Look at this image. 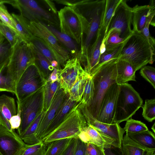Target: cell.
I'll list each match as a JSON object with an SVG mask.
<instances>
[{
	"instance_id": "cell-4",
	"label": "cell",
	"mask_w": 155,
	"mask_h": 155,
	"mask_svg": "<svg viewBox=\"0 0 155 155\" xmlns=\"http://www.w3.org/2000/svg\"><path fill=\"white\" fill-rule=\"evenodd\" d=\"M57 13L60 31L81 45L87 25L85 17L75 7L65 6Z\"/></svg>"
},
{
	"instance_id": "cell-24",
	"label": "cell",
	"mask_w": 155,
	"mask_h": 155,
	"mask_svg": "<svg viewBox=\"0 0 155 155\" xmlns=\"http://www.w3.org/2000/svg\"><path fill=\"white\" fill-rule=\"evenodd\" d=\"M136 143L148 150H155V134L148 130L137 133H126Z\"/></svg>"
},
{
	"instance_id": "cell-36",
	"label": "cell",
	"mask_w": 155,
	"mask_h": 155,
	"mask_svg": "<svg viewBox=\"0 0 155 155\" xmlns=\"http://www.w3.org/2000/svg\"><path fill=\"white\" fill-rule=\"evenodd\" d=\"M12 51V48L5 38L0 43V70L8 63Z\"/></svg>"
},
{
	"instance_id": "cell-20",
	"label": "cell",
	"mask_w": 155,
	"mask_h": 155,
	"mask_svg": "<svg viewBox=\"0 0 155 155\" xmlns=\"http://www.w3.org/2000/svg\"><path fill=\"white\" fill-rule=\"evenodd\" d=\"M105 33V31L101 28L95 41L88 51L84 70L90 76L92 74L98 63L101 55V47L104 39Z\"/></svg>"
},
{
	"instance_id": "cell-51",
	"label": "cell",
	"mask_w": 155,
	"mask_h": 155,
	"mask_svg": "<svg viewBox=\"0 0 155 155\" xmlns=\"http://www.w3.org/2000/svg\"><path fill=\"white\" fill-rule=\"evenodd\" d=\"M0 126L6 128L10 131L12 130L9 121L5 117L3 114L0 111Z\"/></svg>"
},
{
	"instance_id": "cell-27",
	"label": "cell",
	"mask_w": 155,
	"mask_h": 155,
	"mask_svg": "<svg viewBox=\"0 0 155 155\" xmlns=\"http://www.w3.org/2000/svg\"><path fill=\"white\" fill-rule=\"evenodd\" d=\"M45 112L43 110L20 136L26 144L33 145L41 141L37 138L35 133Z\"/></svg>"
},
{
	"instance_id": "cell-43",
	"label": "cell",
	"mask_w": 155,
	"mask_h": 155,
	"mask_svg": "<svg viewBox=\"0 0 155 155\" xmlns=\"http://www.w3.org/2000/svg\"><path fill=\"white\" fill-rule=\"evenodd\" d=\"M128 38L124 39L121 38L120 33L117 31H112L104 41L105 50L117 47Z\"/></svg>"
},
{
	"instance_id": "cell-1",
	"label": "cell",
	"mask_w": 155,
	"mask_h": 155,
	"mask_svg": "<svg viewBox=\"0 0 155 155\" xmlns=\"http://www.w3.org/2000/svg\"><path fill=\"white\" fill-rule=\"evenodd\" d=\"M106 0H84L78 8L87 19V25L77 58L84 67L89 50L95 41L102 25Z\"/></svg>"
},
{
	"instance_id": "cell-30",
	"label": "cell",
	"mask_w": 155,
	"mask_h": 155,
	"mask_svg": "<svg viewBox=\"0 0 155 155\" xmlns=\"http://www.w3.org/2000/svg\"><path fill=\"white\" fill-rule=\"evenodd\" d=\"M59 86L58 80L53 83L51 81L46 82L44 87L43 92V110L44 111L48 109Z\"/></svg>"
},
{
	"instance_id": "cell-54",
	"label": "cell",
	"mask_w": 155,
	"mask_h": 155,
	"mask_svg": "<svg viewBox=\"0 0 155 155\" xmlns=\"http://www.w3.org/2000/svg\"><path fill=\"white\" fill-rule=\"evenodd\" d=\"M143 155H155V150H150L146 151Z\"/></svg>"
},
{
	"instance_id": "cell-47",
	"label": "cell",
	"mask_w": 155,
	"mask_h": 155,
	"mask_svg": "<svg viewBox=\"0 0 155 155\" xmlns=\"http://www.w3.org/2000/svg\"><path fill=\"white\" fill-rule=\"evenodd\" d=\"M74 155H87L86 143L76 138V143Z\"/></svg>"
},
{
	"instance_id": "cell-21",
	"label": "cell",
	"mask_w": 155,
	"mask_h": 155,
	"mask_svg": "<svg viewBox=\"0 0 155 155\" xmlns=\"http://www.w3.org/2000/svg\"><path fill=\"white\" fill-rule=\"evenodd\" d=\"M151 10L149 5H137L132 8V24L133 32L140 33L144 27Z\"/></svg>"
},
{
	"instance_id": "cell-26",
	"label": "cell",
	"mask_w": 155,
	"mask_h": 155,
	"mask_svg": "<svg viewBox=\"0 0 155 155\" xmlns=\"http://www.w3.org/2000/svg\"><path fill=\"white\" fill-rule=\"evenodd\" d=\"M89 75L84 69L78 75L68 93L69 98L71 101L77 102L81 101L87 80Z\"/></svg>"
},
{
	"instance_id": "cell-23",
	"label": "cell",
	"mask_w": 155,
	"mask_h": 155,
	"mask_svg": "<svg viewBox=\"0 0 155 155\" xmlns=\"http://www.w3.org/2000/svg\"><path fill=\"white\" fill-rule=\"evenodd\" d=\"M55 36L60 43L69 51L73 58L77 57L79 50L76 42L68 35L59 31L54 26L44 23Z\"/></svg>"
},
{
	"instance_id": "cell-34",
	"label": "cell",
	"mask_w": 155,
	"mask_h": 155,
	"mask_svg": "<svg viewBox=\"0 0 155 155\" xmlns=\"http://www.w3.org/2000/svg\"><path fill=\"white\" fill-rule=\"evenodd\" d=\"M71 139H62L51 142L46 150L45 155H61Z\"/></svg>"
},
{
	"instance_id": "cell-50",
	"label": "cell",
	"mask_w": 155,
	"mask_h": 155,
	"mask_svg": "<svg viewBox=\"0 0 155 155\" xmlns=\"http://www.w3.org/2000/svg\"><path fill=\"white\" fill-rule=\"evenodd\" d=\"M76 143V138H71L61 155H74Z\"/></svg>"
},
{
	"instance_id": "cell-32",
	"label": "cell",
	"mask_w": 155,
	"mask_h": 155,
	"mask_svg": "<svg viewBox=\"0 0 155 155\" xmlns=\"http://www.w3.org/2000/svg\"><path fill=\"white\" fill-rule=\"evenodd\" d=\"M121 1V0H106L101 27V29L105 31V35L115 11Z\"/></svg>"
},
{
	"instance_id": "cell-12",
	"label": "cell",
	"mask_w": 155,
	"mask_h": 155,
	"mask_svg": "<svg viewBox=\"0 0 155 155\" xmlns=\"http://www.w3.org/2000/svg\"><path fill=\"white\" fill-rule=\"evenodd\" d=\"M132 15V8L127 4L126 0H121L111 18L103 42L112 31H115L119 32L121 38H129L133 32L131 28Z\"/></svg>"
},
{
	"instance_id": "cell-37",
	"label": "cell",
	"mask_w": 155,
	"mask_h": 155,
	"mask_svg": "<svg viewBox=\"0 0 155 155\" xmlns=\"http://www.w3.org/2000/svg\"><path fill=\"white\" fill-rule=\"evenodd\" d=\"M94 86L92 77L89 75L87 80L80 103L87 107L92 102L94 94Z\"/></svg>"
},
{
	"instance_id": "cell-9",
	"label": "cell",
	"mask_w": 155,
	"mask_h": 155,
	"mask_svg": "<svg viewBox=\"0 0 155 155\" xmlns=\"http://www.w3.org/2000/svg\"><path fill=\"white\" fill-rule=\"evenodd\" d=\"M44 87L22 101H17L21 120V125L18 129L20 136L43 110Z\"/></svg>"
},
{
	"instance_id": "cell-55",
	"label": "cell",
	"mask_w": 155,
	"mask_h": 155,
	"mask_svg": "<svg viewBox=\"0 0 155 155\" xmlns=\"http://www.w3.org/2000/svg\"><path fill=\"white\" fill-rule=\"evenodd\" d=\"M5 39V38L0 33V43Z\"/></svg>"
},
{
	"instance_id": "cell-44",
	"label": "cell",
	"mask_w": 155,
	"mask_h": 155,
	"mask_svg": "<svg viewBox=\"0 0 155 155\" xmlns=\"http://www.w3.org/2000/svg\"><path fill=\"white\" fill-rule=\"evenodd\" d=\"M0 33L9 42L12 47L15 44L20 37L16 31L4 24L1 21H0Z\"/></svg>"
},
{
	"instance_id": "cell-33",
	"label": "cell",
	"mask_w": 155,
	"mask_h": 155,
	"mask_svg": "<svg viewBox=\"0 0 155 155\" xmlns=\"http://www.w3.org/2000/svg\"><path fill=\"white\" fill-rule=\"evenodd\" d=\"M8 64L5 65L0 70V91H7L15 94V88L7 71Z\"/></svg>"
},
{
	"instance_id": "cell-49",
	"label": "cell",
	"mask_w": 155,
	"mask_h": 155,
	"mask_svg": "<svg viewBox=\"0 0 155 155\" xmlns=\"http://www.w3.org/2000/svg\"><path fill=\"white\" fill-rule=\"evenodd\" d=\"M17 110V114L12 116L9 120L11 128L12 130H14L15 129H18L21 124L20 111L18 108Z\"/></svg>"
},
{
	"instance_id": "cell-6",
	"label": "cell",
	"mask_w": 155,
	"mask_h": 155,
	"mask_svg": "<svg viewBox=\"0 0 155 155\" xmlns=\"http://www.w3.org/2000/svg\"><path fill=\"white\" fill-rule=\"evenodd\" d=\"M79 102L70 110L58 127L43 140L45 144L58 140L78 137L87 125L84 116L79 107Z\"/></svg>"
},
{
	"instance_id": "cell-5",
	"label": "cell",
	"mask_w": 155,
	"mask_h": 155,
	"mask_svg": "<svg viewBox=\"0 0 155 155\" xmlns=\"http://www.w3.org/2000/svg\"><path fill=\"white\" fill-rule=\"evenodd\" d=\"M114 117V123L127 120L142 105L143 101L139 94L128 83L119 84Z\"/></svg>"
},
{
	"instance_id": "cell-57",
	"label": "cell",
	"mask_w": 155,
	"mask_h": 155,
	"mask_svg": "<svg viewBox=\"0 0 155 155\" xmlns=\"http://www.w3.org/2000/svg\"><path fill=\"white\" fill-rule=\"evenodd\" d=\"M0 155H3L2 154L0 153Z\"/></svg>"
},
{
	"instance_id": "cell-2",
	"label": "cell",
	"mask_w": 155,
	"mask_h": 155,
	"mask_svg": "<svg viewBox=\"0 0 155 155\" xmlns=\"http://www.w3.org/2000/svg\"><path fill=\"white\" fill-rule=\"evenodd\" d=\"M117 59L107 61L96 68L91 75L92 77L94 94L90 105L86 107L88 111L96 119L101 109L103 99L109 87L116 83Z\"/></svg>"
},
{
	"instance_id": "cell-58",
	"label": "cell",
	"mask_w": 155,
	"mask_h": 155,
	"mask_svg": "<svg viewBox=\"0 0 155 155\" xmlns=\"http://www.w3.org/2000/svg\"><path fill=\"white\" fill-rule=\"evenodd\" d=\"M0 21H1L0 19Z\"/></svg>"
},
{
	"instance_id": "cell-22",
	"label": "cell",
	"mask_w": 155,
	"mask_h": 155,
	"mask_svg": "<svg viewBox=\"0 0 155 155\" xmlns=\"http://www.w3.org/2000/svg\"><path fill=\"white\" fill-rule=\"evenodd\" d=\"M116 83L119 84L130 81H136L135 72L133 66L125 61L117 59L116 63Z\"/></svg>"
},
{
	"instance_id": "cell-8",
	"label": "cell",
	"mask_w": 155,
	"mask_h": 155,
	"mask_svg": "<svg viewBox=\"0 0 155 155\" xmlns=\"http://www.w3.org/2000/svg\"><path fill=\"white\" fill-rule=\"evenodd\" d=\"M27 27L32 35L39 38L48 47L59 66L64 67L70 58L69 51L60 43L44 23L31 22L27 20Z\"/></svg>"
},
{
	"instance_id": "cell-39",
	"label": "cell",
	"mask_w": 155,
	"mask_h": 155,
	"mask_svg": "<svg viewBox=\"0 0 155 155\" xmlns=\"http://www.w3.org/2000/svg\"><path fill=\"white\" fill-rule=\"evenodd\" d=\"M29 42L33 45L51 63L53 60H56L51 51L39 38L33 35Z\"/></svg>"
},
{
	"instance_id": "cell-42",
	"label": "cell",
	"mask_w": 155,
	"mask_h": 155,
	"mask_svg": "<svg viewBox=\"0 0 155 155\" xmlns=\"http://www.w3.org/2000/svg\"><path fill=\"white\" fill-rule=\"evenodd\" d=\"M142 115L149 122L155 119V99H146L143 107Z\"/></svg>"
},
{
	"instance_id": "cell-35",
	"label": "cell",
	"mask_w": 155,
	"mask_h": 155,
	"mask_svg": "<svg viewBox=\"0 0 155 155\" xmlns=\"http://www.w3.org/2000/svg\"><path fill=\"white\" fill-rule=\"evenodd\" d=\"M127 40L128 39L117 47L108 50H105L103 53L101 54L98 63L93 72L96 68L104 63L112 59H118L120 56L122 48Z\"/></svg>"
},
{
	"instance_id": "cell-16",
	"label": "cell",
	"mask_w": 155,
	"mask_h": 155,
	"mask_svg": "<svg viewBox=\"0 0 155 155\" xmlns=\"http://www.w3.org/2000/svg\"><path fill=\"white\" fill-rule=\"evenodd\" d=\"M84 70L77 57L72 58L67 61L61 69L59 77L60 88L68 93L75 83L78 75Z\"/></svg>"
},
{
	"instance_id": "cell-11",
	"label": "cell",
	"mask_w": 155,
	"mask_h": 155,
	"mask_svg": "<svg viewBox=\"0 0 155 155\" xmlns=\"http://www.w3.org/2000/svg\"><path fill=\"white\" fill-rule=\"evenodd\" d=\"M47 81L35 63L29 66L19 78L16 86L17 101L21 102L43 87Z\"/></svg>"
},
{
	"instance_id": "cell-14",
	"label": "cell",
	"mask_w": 155,
	"mask_h": 155,
	"mask_svg": "<svg viewBox=\"0 0 155 155\" xmlns=\"http://www.w3.org/2000/svg\"><path fill=\"white\" fill-rule=\"evenodd\" d=\"M119 90V85L116 83L109 87L104 97L101 109L96 120L106 124L114 123L116 102Z\"/></svg>"
},
{
	"instance_id": "cell-10",
	"label": "cell",
	"mask_w": 155,
	"mask_h": 155,
	"mask_svg": "<svg viewBox=\"0 0 155 155\" xmlns=\"http://www.w3.org/2000/svg\"><path fill=\"white\" fill-rule=\"evenodd\" d=\"M18 9L24 18L29 21L41 22L53 26L58 24L56 19L49 12L41 7L34 0H3Z\"/></svg>"
},
{
	"instance_id": "cell-52",
	"label": "cell",
	"mask_w": 155,
	"mask_h": 155,
	"mask_svg": "<svg viewBox=\"0 0 155 155\" xmlns=\"http://www.w3.org/2000/svg\"><path fill=\"white\" fill-rule=\"evenodd\" d=\"M61 70V69L54 68L53 71L50 74L47 81H51L53 83L57 80H59V75Z\"/></svg>"
},
{
	"instance_id": "cell-7",
	"label": "cell",
	"mask_w": 155,
	"mask_h": 155,
	"mask_svg": "<svg viewBox=\"0 0 155 155\" xmlns=\"http://www.w3.org/2000/svg\"><path fill=\"white\" fill-rule=\"evenodd\" d=\"M12 48V54L7 68L15 89L22 73L29 66L34 63V58L29 42L20 37Z\"/></svg>"
},
{
	"instance_id": "cell-29",
	"label": "cell",
	"mask_w": 155,
	"mask_h": 155,
	"mask_svg": "<svg viewBox=\"0 0 155 155\" xmlns=\"http://www.w3.org/2000/svg\"><path fill=\"white\" fill-rule=\"evenodd\" d=\"M121 147L124 155H143L146 151H150L136 143L126 134L123 137Z\"/></svg>"
},
{
	"instance_id": "cell-40",
	"label": "cell",
	"mask_w": 155,
	"mask_h": 155,
	"mask_svg": "<svg viewBox=\"0 0 155 155\" xmlns=\"http://www.w3.org/2000/svg\"><path fill=\"white\" fill-rule=\"evenodd\" d=\"M123 128L126 133H137L148 130L147 127L143 123L131 118L126 120Z\"/></svg>"
},
{
	"instance_id": "cell-3",
	"label": "cell",
	"mask_w": 155,
	"mask_h": 155,
	"mask_svg": "<svg viewBox=\"0 0 155 155\" xmlns=\"http://www.w3.org/2000/svg\"><path fill=\"white\" fill-rule=\"evenodd\" d=\"M155 51L140 33L133 32L127 40L118 59L127 61L136 71L154 61Z\"/></svg>"
},
{
	"instance_id": "cell-31",
	"label": "cell",
	"mask_w": 155,
	"mask_h": 155,
	"mask_svg": "<svg viewBox=\"0 0 155 155\" xmlns=\"http://www.w3.org/2000/svg\"><path fill=\"white\" fill-rule=\"evenodd\" d=\"M15 22L17 30L20 37L24 40L29 42L33 35L27 27V20L21 14H11Z\"/></svg>"
},
{
	"instance_id": "cell-56",
	"label": "cell",
	"mask_w": 155,
	"mask_h": 155,
	"mask_svg": "<svg viewBox=\"0 0 155 155\" xmlns=\"http://www.w3.org/2000/svg\"><path fill=\"white\" fill-rule=\"evenodd\" d=\"M155 123H154L153 125L152 126L151 129L153 132V133L155 134Z\"/></svg>"
},
{
	"instance_id": "cell-28",
	"label": "cell",
	"mask_w": 155,
	"mask_h": 155,
	"mask_svg": "<svg viewBox=\"0 0 155 155\" xmlns=\"http://www.w3.org/2000/svg\"><path fill=\"white\" fill-rule=\"evenodd\" d=\"M17 110L13 97L5 94L0 96V111L9 121L12 116L17 114Z\"/></svg>"
},
{
	"instance_id": "cell-25",
	"label": "cell",
	"mask_w": 155,
	"mask_h": 155,
	"mask_svg": "<svg viewBox=\"0 0 155 155\" xmlns=\"http://www.w3.org/2000/svg\"><path fill=\"white\" fill-rule=\"evenodd\" d=\"M29 43L34 57V63L47 81L54 68L51 65V62L36 47L30 42Z\"/></svg>"
},
{
	"instance_id": "cell-45",
	"label": "cell",
	"mask_w": 155,
	"mask_h": 155,
	"mask_svg": "<svg viewBox=\"0 0 155 155\" xmlns=\"http://www.w3.org/2000/svg\"><path fill=\"white\" fill-rule=\"evenodd\" d=\"M141 76L148 82L155 89V68L153 67L145 66L141 68L140 71Z\"/></svg>"
},
{
	"instance_id": "cell-19",
	"label": "cell",
	"mask_w": 155,
	"mask_h": 155,
	"mask_svg": "<svg viewBox=\"0 0 155 155\" xmlns=\"http://www.w3.org/2000/svg\"><path fill=\"white\" fill-rule=\"evenodd\" d=\"M78 103L71 101L69 98L68 93L66 94L65 99L44 133L41 141H43L58 127L70 110Z\"/></svg>"
},
{
	"instance_id": "cell-38",
	"label": "cell",
	"mask_w": 155,
	"mask_h": 155,
	"mask_svg": "<svg viewBox=\"0 0 155 155\" xmlns=\"http://www.w3.org/2000/svg\"><path fill=\"white\" fill-rule=\"evenodd\" d=\"M46 144L42 141L31 145L26 144L18 155H45Z\"/></svg>"
},
{
	"instance_id": "cell-46",
	"label": "cell",
	"mask_w": 155,
	"mask_h": 155,
	"mask_svg": "<svg viewBox=\"0 0 155 155\" xmlns=\"http://www.w3.org/2000/svg\"><path fill=\"white\" fill-rule=\"evenodd\" d=\"M103 147L92 143H86L87 155H104Z\"/></svg>"
},
{
	"instance_id": "cell-13",
	"label": "cell",
	"mask_w": 155,
	"mask_h": 155,
	"mask_svg": "<svg viewBox=\"0 0 155 155\" xmlns=\"http://www.w3.org/2000/svg\"><path fill=\"white\" fill-rule=\"evenodd\" d=\"M79 107L84 116L87 124L91 125L98 132L114 140L117 147H122V142L125 131L119 124H108L99 122L93 118L85 106L80 102H79Z\"/></svg>"
},
{
	"instance_id": "cell-17",
	"label": "cell",
	"mask_w": 155,
	"mask_h": 155,
	"mask_svg": "<svg viewBox=\"0 0 155 155\" xmlns=\"http://www.w3.org/2000/svg\"><path fill=\"white\" fill-rule=\"evenodd\" d=\"M66 95L64 90L59 87L48 109L44 112L36 132V137L40 141H41L44 133L53 119Z\"/></svg>"
},
{
	"instance_id": "cell-48",
	"label": "cell",
	"mask_w": 155,
	"mask_h": 155,
	"mask_svg": "<svg viewBox=\"0 0 155 155\" xmlns=\"http://www.w3.org/2000/svg\"><path fill=\"white\" fill-rule=\"evenodd\" d=\"M104 155H124L122 148H120L110 145L103 147Z\"/></svg>"
},
{
	"instance_id": "cell-53",
	"label": "cell",
	"mask_w": 155,
	"mask_h": 155,
	"mask_svg": "<svg viewBox=\"0 0 155 155\" xmlns=\"http://www.w3.org/2000/svg\"><path fill=\"white\" fill-rule=\"evenodd\" d=\"M47 5V7L52 11V12L54 14H57L58 13V11L55 8L54 4L51 1L44 0L43 1Z\"/></svg>"
},
{
	"instance_id": "cell-15",
	"label": "cell",
	"mask_w": 155,
	"mask_h": 155,
	"mask_svg": "<svg viewBox=\"0 0 155 155\" xmlns=\"http://www.w3.org/2000/svg\"><path fill=\"white\" fill-rule=\"evenodd\" d=\"M26 145L14 130L0 126V153L3 155H18Z\"/></svg>"
},
{
	"instance_id": "cell-41",
	"label": "cell",
	"mask_w": 155,
	"mask_h": 155,
	"mask_svg": "<svg viewBox=\"0 0 155 155\" xmlns=\"http://www.w3.org/2000/svg\"><path fill=\"white\" fill-rule=\"evenodd\" d=\"M0 19L2 23L14 30L19 35L14 19L9 13L6 6L2 3V0H0Z\"/></svg>"
},
{
	"instance_id": "cell-18",
	"label": "cell",
	"mask_w": 155,
	"mask_h": 155,
	"mask_svg": "<svg viewBox=\"0 0 155 155\" xmlns=\"http://www.w3.org/2000/svg\"><path fill=\"white\" fill-rule=\"evenodd\" d=\"M78 137L86 143H92L103 147L110 145L117 147L114 140L87 124L81 132Z\"/></svg>"
}]
</instances>
